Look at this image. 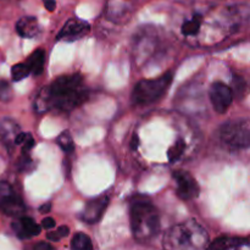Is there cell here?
<instances>
[{"instance_id": "obj_1", "label": "cell", "mask_w": 250, "mask_h": 250, "mask_svg": "<svg viewBox=\"0 0 250 250\" xmlns=\"http://www.w3.org/2000/svg\"><path fill=\"white\" fill-rule=\"evenodd\" d=\"M88 97L89 90L85 87L82 76L78 73L63 75L38 93L34 102V111L39 115L50 110L70 112L83 104Z\"/></svg>"}, {"instance_id": "obj_2", "label": "cell", "mask_w": 250, "mask_h": 250, "mask_svg": "<svg viewBox=\"0 0 250 250\" xmlns=\"http://www.w3.org/2000/svg\"><path fill=\"white\" fill-rule=\"evenodd\" d=\"M166 249H203L209 244L207 231L194 220L171 227L164 237Z\"/></svg>"}, {"instance_id": "obj_3", "label": "cell", "mask_w": 250, "mask_h": 250, "mask_svg": "<svg viewBox=\"0 0 250 250\" xmlns=\"http://www.w3.org/2000/svg\"><path fill=\"white\" fill-rule=\"evenodd\" d=\"M131 229L137 242L146 243L160 231L159 212L149 202H134L131 207Z\"/></svg>"}, {"instance_id": "obj_4", "label": "cell", "mask_w": 250, "mask_h": 250, "mask_svg": "<svg viewBox=\"0 0 250 250\" xmlns=\"http://www.w3.org/2000/svg\"><path fill=\"white\" fill-rule=\"evenodd\" d=\"M173 80V73L167 72L154 80L138 82L132 92V102L137 105H149L164 97Z\"/></svg>"}, {"instance_id": "obj_5", "label": "cell", "mask_w": 250, "mask_h": 250, "mask_svg": "<svg viewBox=\"0 0 250 250\" xmlns=\"http://www.w3.org/2000/svg\"><path fill=\"white\" fill-rule=\"evenodd\" d=\"M220 139L232 148H248L250 144L249 121L237 119L226 122L220 128Z\"/></svg>"}, {"instance_id": "obj_6", "label": "cell", "mask_w": 250, "mask_h": 250, "mask_svg": "<svg viewBox=\"0 0 250 250\" xmlns=\"http://www.w3.org/2000/svg\"><path fill=\"white\" fill-rule=\"evenodd\" d=\"M0 210L9 216H21L26 211L23 200L7 182H0Z\"/></svg>"}, {"instance_id": "obj_7", "label": "cell", "mask_w": 250, "mask_h": 250, "mask_svg": "<svg viewBox=\"0 0 250 250\" xmlns=\"http://www.w3.org/2000/svg\"><path fill=\"white\" fill-rule=\"evenodd\" d=\"M209 97L215 111L219 114H225L231 106L233 100V93L227 84L222 82L212 83L209 90Z\"/></svg>"}, {"instance_id": "obj_8", "label": "cell", "mask_w": 250, "mask_h": 250, "mask_svg": "<svg viewBox=\"0 0 250 250\" xmlns=\"http://www.w3.org/2000/svg\"><path fill=\"white\" fill-rule=\"evenodd\" d=\"M173 178L177 185V195L182 200H192L199 195V185L187 171H175Z\"/></svg>"}, {"instance_id": "obj_9", "label": "cell", "mask_w": 250, "mask_h": 250, "mask_svg": "<svg viewBox=\"0 0 250 250\" xmlns=\"http://www.w3.org/2000/svg\"><path fill=\"white\" fill-rule=\"evenodd\" d=\"M90 31V26L87 21H83L80 19H70L65 23L60 32H59L56 41H65V42H75L78 39L87 36Z\"/></svg>"}, {"instance_id": "obj_10", "label": "cell", "mask_w": 250, "mask_h": 250, "mask_svg": "<svg viewBox=\"0 0 250 250\" xmlns=\"http://www.w3.org/2000/svg\"><path fill=\"white\" fill-rule=\"evenodd\" d=\"M107 204H109V198L105 197V195L88 202L82 214V220L90 225L99 222L104 215L105 210H106Z\"/></svg>"}, {"instance_id": "obj_11", "label": "cell", "mask_w": 250, "mask_h": 250, "mask_svg": "<svg viewBox=\"0 0 250 250\" xmlns=\"http://www.w3.org/2000/svg\"><path fill=\"white\" fill-rule=\"evenodd\" d=\"M12 229L16 236L21 239H28L41 233V226L37 225L31 217H20L12 224Z\"/></svg>"}, {"instance_id": "obj_12", "label": "cell", "mask_w": 250, "mask_h": 250, "mask_svg": "<svg viewBox=\"0 0 250 250\" xmlns=\"http://www.w3.org/2000/svg\"><path fill=\"white\" fill-rule=\"evenodd\" d=\"M38 20L33 16H23L17 21L16 32L22 38H33L39 33Z\"/></svg>"}, {"instance_id": "obj_13", "label": "cell", "mask_w": 250, "mask_h": 250, "mask_svg": "<svg viewBox=\"0 0 250 250\" xmlns=\"http://www.w3.org/2000/svg\"><path fill=\"white\" fill-rule=\"evenodd\" d=\"M19 132H21L19 125L12 120L4 119L0 121V137L9 150H11L12 146H15V137Z\"/></svg>"}, {"instance_id": "obj_14", "label": "cell", "mask_w": 250, "mask_h": 250, "mask_svg": "<svg viewBox=\"0 0 250 250\" xmlns=\"http://www.w3.org/2000/svg\"><path fill=\"white\" fill-rule=\"evenodd\" d=\"M44 61H45V53H44L43 49H37L27 59L26 65L28 66L31 73H33L34 76H39L44 71Z\"/></svg>"}, {"instance_id": "obj_15", "label": "cell", "mask_w": 250, "mask_h": 250, "mask_svg": "<svg viewBox=\"0 0 250 250\" xmlns=\"http://www.w3.org/2000/svg\"><path fill=\"white\" fill-rule=\"evenodd\" d=\"M248 242L243 238H234V237H221L212 242L211 244H208L210 249H236L242 246H247Z\"/></svg>"}, {"instance_id": "obj_16", "label": "cell", "mask_w": 250, "mask_h": 250, "mask_svg": "<svg viewBox=\"0 0 250 250\" xmlns=\"http://www.w3.org/2000/svg\"><path fill=\"white\" fill-rule=\"evenodd\" d=\"M202 21H203L202 15L199 14L194 15V16L192 17V20L186 21L185 23L182 24L181 31H182V33L185 34V36H194V34H197L198 32H199L200 26H202Z\"/></svg>"}, {"instance_id": "obj_17", "label": "cell", "mask_w": 250, "mask_h": 250, "mask_svg": "<svg viewBox=\"0 0 250 250\" xmlns=\"http://www.w3.org/2000/svg\"><path fill=\"white\" fill-rule=\"evenodd\" d=\"M71 248L73 250H92L93 244L87 234L78 232L73 236L72 241H71Z\"/></svg>"}, {"instance_id": "obj_18", "label": "cell", "mask_w": 250, "mask_h": 250, "mask_svg": "<svg viewBox=\"0 0 250 250\" xmlns=\"http://www.w3.org/2000/svg\"><path fill=\"white\" fill-rule=\"evenodd\" d=\"M56 143L66 154H71L75 150V143H73V139L68 131L61 132L56 138Z\"/></svg>"}, {"instance_id": "obj_19", "label": "cell", "mask_w": 250, "mask_h": 250, "mask_svg": "<svg viewBox=\"0 0 250 250\" xmlns=\"http://www.w3.org/2000/svg\"><path fill=\"white\" fill-rule=\"evenodd\" d=\"M185 149H186L185 141H183L182 138L177 139V142H176V143L173 144L170 149H168V151H167L168 161L172 164L176 163V161H177L178 159L182 156V154L185 153Z\"/></svg>"}, {"instance_id": "obj_20", "label": "cell", "mask_w": 250, "mask_h": 250, "mask_svg": "<svg viewBox=\"0 0 250 250\" xmlns=\"http://www.w3.org/2000/svg\"><path fill=\"white\" fill-rule=\"evenodd\" d=\"M31 73L28 66L24 63H17V65H14V67L11 68V77L15 82H19V81L24 80L27 78Z\"/></svg>"}, {"instance_id": "obj_21", "label": "cell", "mask_w": 250, "mask_h": 250, "mask_svg": "<svg viewBox=\"0 0 250 250\" xmlns=\"http://www.w3.org/2000/svg\"><path fill=\"white\" fill-rule=\"evenodd\" d=\"M12 98H14V93H12L11 85L7 81L0 80V102L9 103L11 102Z\"/></svg>"}, {"instance_id": "obj_22", "label": "cell", "mask_w": 250, "mask_h": 250, "mask_svg": "<svg viewBox=\"0 0 250 250\" xmlns=\"http://www.w3.org/2000/svg\"><path fill=\"white\" fill-rule=\"evenodd\" d=\"M246 82L242 77L238 76H233V81H232V93L233 95H236L237 98H239L241 95L244 94V90H246Z\"/></svg>"}, {"instance_id": "obj_23", "label": "cell", "mask_w": 250, "mask_h": 250, "mask_svg": "<svg viewBox=\"0 0 250 250\" xmlns=\"http://www.w3.org/2000/svg\"><path fill=\"white\" fill-rule=\"evenodd\" d=\"M70 233V229L67 226H61L59 227L58 231H54V232H49L46 234V238L49 241H53V242H59L61 238H65V237L68 236Z\"/></svg>"}, {"instance_id": "obj_24", "label": "cell", "mask_w": 250, "mask_h": 250, "mask_svg": "<svg viewBox=\"0 0 250 250\" xmlns=\"http://www.w3.org/2000/svg\"><path fill=\"white\" fill-rule=\"evenodd\" d=\"M34 144H36V142H34V139H33V137H32V134L27 133L26 139H24L23 143L21 144V146H22V151H24V153H28V151L31 150L32 148H33Z\"/></svg>"}, {"instance_id": "obj_25", "label": "cell", "mask_w": 250, "mask_h": 250, "mask_svg": "<svg viewBox=\"0 0 250 250\" xmlns=\"http://www.w3.org/2000/svg\"><path fill=\"white\" fill-rule=\"evenodd\" d=\"M55 225H56V221L54 219H51V217H45V219L42 221V226H43L45 229H54Z\"/></svg>"}, {"instance_id": "obj_26", "label": "cell", "mask_w": 250, "mask_h": 250, "mask_svg": "<svg viewBox=\"0 0 250 250\" xmlns=\"http://www.w3.org/2000/svg\"><path fill=\"white\" fill-rule=\"evenodd\" d=\"M43 4H44V6H45V9L50 12L54 11L56 7L55 0H43Z\"/></svg>"}, {"instance_id": "obj_27", "label": "cell", "mask_w": 250, "mask_h": 250, "mask_svg": "<svg viewBox=\"0 0 250 250\" xmlns=\"http://www.w3.org/2000/svg\"><path fill=\"white\" fill-rule=\"evenodd\" d=\"M34 249L36 250H51L53 249V246H50V244L48 243H38L34 246Z\"/></svg>"}, {"instance_id": "obj_28", "label": "cell", "mask_w": 250, "mask_h": 250, "mask_svg": "<svg viewBox=\"0 0 250 250\" xmlns=\"http://www.w3.org/2000/svg\"><path fill=\"white\" fill-rule=\"evenodd\" d=\"M139 146V138L137 134H133V137H132L131 139V149L132 150H136L137 148H138Z\"/></svg>"}, {"instance_id": "obj_29", "label": "cell", "mask_w": 250, "mask_h": 250, "mask_svg": "<svg viewBox=\"0 0 250 250\" xmlns=\"http://www.w3.org/2000/svg\"><path fill=\"white\" fill-rule=\"evenodd\" d=\"M50 209H51V204L50 203H46V204L42 205V207L39 208V211H41L42 214H48V212L50 211Z\"/></svg>"}]
</instances>
